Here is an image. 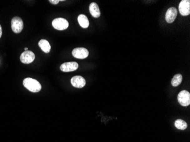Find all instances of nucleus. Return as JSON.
I'll return each mask as SVG.
<instances>
[{"label": "nucleus", "instance_id": "7", "mask_svg": "<svg viewBox=\"0 0 190 142\" xmlns=\"http://www.w3.org/2000/svg\"><path fill=\"white\" fill-rule=\"evenodd\" d=\"M72 54L73 57L79 59H84L87 57L89 55L88 50L85 48H76L73 51Z\"/></svg>", "mask_w": 190, "mask_h": 142}, {"label": "nucleus", "instance_id": "15", "mask_svg": "<svg viewBox=\"0 0 190 142\" xmlns=\"http://www.w3.org/2000/svg\"><path fill=\"white\" fill-rule=\"evenodd\" d=\"M183 77L181 74H177L175 75L173 79L171 80V85L173 86H178V85H180L181 82L182 81Z\"/></svg>", "mask_w": 190, "mask_h": 142}, {"label": "nucleus", "instance_id": "11", "mask_svg": "<svg viewBox=\"0 0 190 142\" xmlns=\"http://www.w3.org/2000/svg\"><path fill=\"white\" fill-rule=\"evenodd\" d=\"M89 12L92 15L94 18H98L101 13H100V10L99 9L98 5L96 2H92L89 5Z\"/></svg>", "mask_w": 190, "mask_h": 142}, {"label": "nucleus", "instance_id": "9", "mask_svg": "<svg viewBox=\"0 0 190 142\" xmlns=\"http://www.w3.org/2000/svg\"><path fill=\"white\" fill-rule=\"evenodd\" d=\"M71 84L76 88H82L86 85V80L82 76H75L71 80Z\"/></svg>", "mask_w": 190, "mask_h": 142}, {"label": "nucleus", "instance_id": "16", "mask_svg": "<svg viewBox=\"0 0 190 142\" xmlns=\"http://www.w3.org/2000/svg\"><path fill=\"white\" fill-rule=\"evenodd\" d=\"M59 0H50L49 2L53 5H57L59 2Z\"/></svg>", "mask_w": 190, "mask_h": 142}, {"label": "nucleus", "instance_id": "4", "mask_svg": "<svg viewBox=\"0 0 190 142\" xmlns=\"http://www.w3.org/2000/svg\"><path fill=\"white\" fill-rule=\"evenodd\" d=\"M178 101L183 106H188L190 104V93L187 91H182L178 95Z\"/></svg>", "mask_w": 190, "mask_h": 142}, {"label": "nucleus", "instance_id": "14", "mask_svg": "<svg viewBox=\"0 0 190 142\" xmlns=\"http://www.w3.org/2000/svg\"><path fill=\"white\" fill-rule=\"evenodd\" d=\"M175 126L178 129L184 130L187 128V124L184 120H177L175 122Z\"/></svg>", "mask_w": 190, "mask_h": 142}, {"label": "nucleus", "instance_id": "6", "mask_svg": "<svg viewBox=\"0 0 190 142\" xmlns=\"http://www.w3.org/2000/svg\"><path fill=\"white\" fill-rule=\"evenodd\" d=\"M179 11L182 16H188L190 14V1H182L179 5Z\"/></svg>", "mask_w": 190, "mask_h": 142}, {"label": "nucleus", "instance_id": "18", "mask_svg": "<svg viewBox=\"0 0 190 142\" xmlns=\"http://www.w3.org/2000/svg\"><path fill=\"white\" fill-rule=\"evenodd\" d=\"M28 48H27V47L25 48V51H28Z\"/></svg>", "mask_w": 190, "mask_h": 142}, {"label": "nucleus", "instance_id": "2", "mask_svg": "<svg viewBox=\"0 0 190 142\" xmlns=\"http://www.w3.org/2000/svg\"><path fill=\"white\" fill-rule=\"evenodd\" d=\"M52 25L55 29L58 30H64L68 27L69 23L66 19L63 18L54 19L52 22Z\"/></svg>", "mask_w": 190, "mask_h": 142}, {"label": "nucleus", "instance_id": "13", "mask_svg": "<svg viewBox=\"0 0 190 142\" xmlns=\"http://www.w3.org/2000/svg\"><path fill=\"white\" fill-rule=\"evenodd\" d=\"M78 21L80 26L82 28H86L88 27L89 25L88 18L84 14H80L78 18Z\"/></svg>", "mask_w": 190, "mask_h": 142}, {"label": "nucleus", "instance_id": "12", "mask_svg": "<svg viewBox=\"0 0 190 142\" xmlns=\"http://www.w3.org/2000/svg\"><path fill=\"white\" fill-rule=\"evenodd\" d=\"M38 45L39 47L41 48L42 50L45 53H48L51 50V46L49 42L46 39H41L38 42Z\"/></svg>", "mask_w": 190, "mask_h": 142}, {"label": "nucleus", "instance_id": "10", "mask_svg": "<svg viewBox=\"0 0 190 142\" xmlns=\"http://www.w3.org/2000/svg\"><path fill=\"white\" fill-rule=\"evenodd\" d=\"M178 14V11L174 7H171L169 8L166 13L165 18L167 22L169 23H172L176 19Z\"/></svg>", "mask_w": 190, "mask_h": 142}, {"label": "nucleus", "instance_id": "8", "mask_svg": "<svg viewBox=\"0 0 190 142\" xmlns=\"http://www.w3.org/2000/svg\"><path fill=\"white\" fill-rule=\"evenodd\" d=\"M78 67H79V65L76 62H74V61L67 62V63L62 64L60 66V70L65 72H72V71L78 70Z\"/></svg>", "mask_w": 190, "mask_h": 142}, {"label": "nucleus", "instance_id": "5", "mask_svg": "<svg viewBox=\"0 0 190 142\" xmlns=\"http://www.w3.org/2000/svg\"><path fill=\"white\" fill-rule=\"evenodd\" d=\"M35 54L31 51H26L23 52L21 56L20 60L23 64L32 63L35 59Z\"/></svg>", "mask_w": 190, "mask_h": 142}, {"label": "nucleus", "instance_id": "1", "mask_svg": "<svg viewBox=\"0 0 190 142\" xmlns=\"http://www.w3.org/2000/svg\"><path fill=\"white\" fill-rule=\"evenodd\" d=\"M23 84L26 88L33 93L39 92L41 90V84L35 79L26 78L23 81Z\"/></svg>", "mask_w": 190, "mask_h": 142}, {"label": "nucleus", "instance_id": "3", "mask_svg": "<svg viewBox=\"0 0 190 142\" xmlns=\"http://www.w3.org/2000/svg\"><path fill=\"white\" fill-rule=\"evenodd\" d=\"M12 29L16 34H19L23 28V22L22 19L18 17H15L12 19Z\"/></svg>", "mask_w": 190, "mask_h": 142}, {"label": "nucleus", "instance_id": "17", "mask_svg": "<svg viewBox=\"0 0 190 142\" xmlns=\"http://www.w3.org/2000/svg\"><path fill=\"white\" fill-rule=\"evenodd\" d=\"M2 27H1V26L0 25V38H1V36H2Z\"/></svg>", "mask_w": 190, "mask_h": 142}]
</instances>
